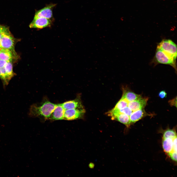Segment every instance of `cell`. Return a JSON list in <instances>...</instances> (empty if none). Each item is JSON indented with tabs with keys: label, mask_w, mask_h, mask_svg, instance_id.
I'll list each match as a JSON object with an SVG mask.
<instances>
[{
	"label": "cell",
	"mask_w": 177,
	"mask_h": 177,
	"mask_svg": "<svg viewBox=\"0 0 177 177\" xmlns=\"http://www.w3.org/2000/svg\"><path fill=\"white\" fill-rule=\"evenodd\" d=\"M122 97L126 99L129 102L134 101L142 97L140 95L136 94L128 88H123Z\"/></svg>",
	"instance_id": "4fadbf2b"
},
{
	"label": "cell",
	"mask_w": 177,
	"mask_h": 177,
	"mask_svg": "<svg viewBox=\"0 0 177 177\" xmlns=\"http://www.w3.org/2000/svg\"><path fill=\"white\" fill-rule=\"evenodd\" d=\"M150 115L147 113L143 108L133 112L129 117L132 123H135L145 117Z\"/></svg>",
	"instance_id": "7c38bea8"
},
{
	"label": "cell",
	"mask_w": 177,
	"mask_h": 177,
	"mask_svg": "<svg viewBox=\"0 0 177 177\" xmlns=\"http://www.w3.org/2000/svg\"><path fill=\"white\" fill-rule=\"evenodd\" d=\"M171 159L173 161H177V151H172L168 154Z\"/></svg>",
	"instance_id": "ffe728a7"
},
{
	"label": "cell",
	"mask_w": 177,
	"mask_h": 177,
	"mask_svg": "<svg viewBox=\"0 0 177 177\" xmlns=\"http://www.w3.org/2000/svg\"><path fill=\"white\" fill-rule=\"evenodd\" d=\"M107 114L111 117L112 120H117L128 127H129L131 124L129 117L124 114L110 111L107 112Z\"/></svg>",
	"instance_id": "ba28073f"
},
{
	"label": "cell",
	"mask_w": 177,
	"mask_h": 177,
	"mask_svg": "<svg viewBox=\"0 0 177 177\" xmlns=\"http://www.w3.org/2000/svg\"><path fill=\"white\" fill-rule=\"evenodd\" d=\"M153 61L156 64H161L170 65L177 71L176 60L159 48H157Z\"/></svg>",
	"instance_id": "7a4b0ae2"
},
{
	"label": "cell",
	"mask_w": 177,
	"mask_h": 177,
	"mask_svg": "<svg viewBox=\"0 0 177 177\" xmlns=\"http://www.w3.org/2000/svg\"><path fill=\"white\" fill-rule=\"evenodd\" d=\"M16 56L9 49L1 48L0 50V59L7 62H12L14 57Z\"/></svg>",
	"instance_id": "5bb4252c"
},
{
	"label": "cell",
	"mask_w": 177,
	"mask_h": 177,
	"mask_svg": "<svg viewBox=\"0 0 177 177\" xmlns=\"http://www.w3.org/2000/svg\"><path fill=\"white\" fill-rule=\"evenodd\" d=\"M173 151H177V137L173 140Z\"/></svg>",
	"instance_id": "603a6c76"
},
{
	"label": "cell",
	"mask_w": 177,
	"mask_h": 177,
	"mask_svg": "<svg viewBox=\"0 0 177 177\" xmlns=\"http://www.w3.org/2000/svg\"><path fill=\"white\" fill-rule=\"evenodd\" d=\"M8 80L10 81L15 75L13 69V65L11 62H7L4 67Z\"/></svg>",
	"instance_id": "2e32d148"
},
{
	"label": "cell",
	"mask_w": 177,
	"mask_h": 177,
	"mask_svg": "<svg viewBox=\"0 0 177 177\" xmlns=\"http://www.w3.org/2000/svg\"><path fill=\"white\" fill-rule=\"evenodd\" d=\"M85 112V110L83 108L65 110L64 119L72 120L82 118Z\"/></svg>",
	"instance_id": "5b68a950"
},
{
	"label": "cell",
	"mask_w": 177,
	"mask_h": 177,
	"mask_svg": "<svg viewBox=\"0 0 177 177\" xmlns=\"http://www.w3.org/2000/svg\"><path fill=\"white\" fill-rule=\"evenodd\" d=\"M9 31L8 27L0 24V33L4 32Z\"/></svg>",
	"instance_id": "44dd1931"
},
{
	"label": "cell",
	"mask_w": 177,
	"mask_h": 177,
	"mask_svg": "<svg viewBox=\"0 0 177 177\" xmlns=\"http://www.w3.org/2000/svg\"><path fill=\"white\" fill-rule=\"evenodd\" d=\"M52 24L51 20L49 19L42 17L34 18L29 26L31 28L41 29L50 27Z\"/></svg>",
	"instance_id": "8992f818"
},
{
	"label": "cell",
	"mask_w": 177,
	"mask_h": 177,
	"mask_svg": "<svg viewBox=\"0 0 177 177\" xmlns=\"http://www.w3.org/2000/svg\"><path fill=\"white\" fill-rule=\"evenodd\" d=\"M15 39L10 31L3 34L0 41L1 48L9 50L16 57V54L15 50Z\"/></svg>",
	"instance_id": "277c9868"
},
{
	"label": "cell",
	"mask_w": 177,
	"mask_h": 177,
	"mask_svg": "<svg viewBox=\"0 0 177 177\" xmlns=\"http://www.w3.org/2000/svg\"><path fill=\"white\" fill-rule=\"evenodd\" d=\"M1 48H0V50Z\"/></svg>",
	"instance_id": "4316f807"
},
{
	"label": "cell",
	"mask_w": 177,
	"mask_h": 177,
	"mask_svg": "<svg viewBox=\"0 0 177 177\" xmlns=\"http://www.w3.org/2000/svg\"><path fill=\"white\" fill-rule=\"evenodd\" d=\"M128 102L126 99L121 97L113 109L119 110L123 109L127 106Z\"/></svg>",
	"instance_id": "ac0fdd59"
},
{
	"label": "cell",
	"mask_w": 177,
	"mask_h": 177,
	"mask_svg": "<svg viewBox=\"0 0 177 177\" xmlns=\"http://www.w3.org/2000/svg\"><path fill=\"white\" fill-rule=\"evenodd\" d=\"M65 110L61 104H56L49 119L53 120L64 119Z\"/></svg>",
	"instance_id": "8fae6325"
},
{
	"label": "cell",
	"mask_w": 177,
	"mask_h": 177,
	"mask_svg": "<svg viewBox=\"0 0 177 177\" xmlns=\"http://www.w3.org/2000/svg\"><path fill=\"white\" fill-rule=\"evenodd\" d=\"M61 104L65 110L83 108L79 96L74 100L67 101Z\"/></svg>",
	"instance_id": "30bf717a"
},
{
	"label": "cell",
	"mask_w": 177,
	"mask_h": 177,
	"mask_svg": "<svg viewBox=\"0 0 177 177\" xmlns=\"http://www.w3.org/2000/svg\"><path fill=\"white\" fill-rule=\"evenodd\" d=\"M173 139L169 138H163L162 148L164 151L168 154L173 151Z\"/></svg>",
	"instance_id": "9a60e30c"
},
{
	"label": "cell",
	"mask_w": 177,
	"mask_h": 177,
	"mask_svg": "<svg viewBox=\"0 0 177 177\" xmlns=\"http://www.w3.org/2000/svg\"><path fill=\"white\" fill-rule=\"evenodd\" d=\"M176 137V133L175 131L173 129H167L163 133V138H169L173 139Z\"/></svg>",
	"instance_id": "d6986e66"
},
{
	"label": "cell",
	"mask_w": 177,
	"mask_h": 177,
	"mask_svg": "<svg viewBox=\"0 0 177 177\" xmlns=\"http://www.w3.org/2000/svg\"><path fill=\"white\" fill-rule=\"evenodd\" d=\"M177 97L169 101V103L171 106H174L177 107Z\"/></svg>",
	"instance_id": "7402d4cb"
},
{
	"label": "cell",
	"mask_w": 177,
	"mask_h": 177,
	"mask_svg": "<svg viewBox=\"0 0 177 177\" xmlns=\"http://www.w3.org/2000/svg\"><path fill=\"white\" fill-rule=\"evenodd\" d=\"M0 79L2 80L4 88L5 89L10 81L7 78L4 67H0Z\"/></svg>",
	"instance_id": "e0dca14e"
},
{
	"label": "cell",
	"mask_w": 177,
	"mask_h": 177,
	"mask_svg": "<svg viewBox=\"0 0 177 177\" xmlns=\"http://www.w3.org/2000/svg\"><path fill=\"white\" fill-rule=\"evenodd\" d=\"M148 98H141L129 102L127 106L134 112L137 110L143 109L146 106Z\"/></svg>",
	"instance_id": "9c48e42d"
},
{
	"label": "cell",
	"mask_w": 177,
	"mask_h": 177,
	"mask_svg": "<svg viewBox=\"0 0 177 177\" xmlns=\"http://www.w3.org/2000/svg\"><path fill=\"white\" fill-rule=\"evenodd\" d=\"M157 48L161 49L167 54L176 60L177 57V44L170 39H163L159 43Z\"/></svg>",
	"instance_id": "3957f363"
},
{
	"label": "cell",
	"mask_w": 177,
	"mask_h": 177,
	"mask_svg": "<svg viewBox=\"0 0 177 177\" xmlns=\"http://www.w3.org/2000/svg\"><path fill=\"white\" fill-rule=\"evenodd\" d=\"M56 105L51 102L47 98H44L41 102L33 104L30 106L29 116L49 119Z\"/></svg>",
	"instance_id": "6da1fadb"
},
{
	"label": "cell",
	"mask_w": 177,
	"mask_h": 177,
	"mask_svg": "<svg viewBox=\"0 0 177 177\" xmlns=\"http://www.w3.org/2000/svg\"><path fill=\"white\" fill-rule=\"evenodd\" d=\"M167 93L164 90L161 91L159 94V97L162 99L166 98L167 96Z\"/></svg>",
	"instance_id": "cb8c5ba5"
},
{
	"label": "cell",
	"mask_w": 177,
	"mask_h": 177,
	"mask_svg": "<svg viewBox=\"0 0 177 177\" xmlns=\"http://www.w3.org/2000/svg\"><path fill=\"white\" fill-rule=\"evenodd\" d=\"M7 62L0 59V67H4Z\"/></svg>",
	"instance_id": "d4e9b609"
},
{
	"label": "cell",
	"mask_w": 177,
	"mask_h": 177,
	"mask_svg": "<svg viewBox=\"0 0 177 177\" xmlns=\"http://www.w3.org/2000/svg\"><path fill=\"white\" fill-rule=\"evenodd\" d=\"M8 31H7V32H8ZM4 32L0 33V48H1V46H0V40H1V38L2 37V35H3V34L4 33H5V32Z\"/></svg>",
	"instance_id": "484cf974"
},
{
	"label": "cell",
	"mask_w": 177,
	"mask_h": 177,
	"mask_svg": "<svg viewBox=\"0 0 177 177\" xmlns=\"http://www.w3.org/2000/svg\"><path fill=\"white\" fill-rule=\"evenodd\" d=\"M55 4H50L36 12L34 18L42 17L51 20L53 18V10Z\"/></svg>",
	"instance_id": "52a82bcc"
}]
</instances>
